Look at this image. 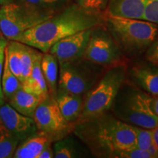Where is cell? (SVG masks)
I'll use <instances>...</instances> for the list:
<instances>
[{
  "label": "cell",
  "mask_w": 158,
  "mask_h": 158,
  "mask_svg": "<svg viewBox=\"0 0 158 158\" xmlns=\"http://www.w3.org/2000/svg\"><path fill=\"white\" fill-rule=\"evenodd\" d=\"M146 56L148 60L154 64L158 60V37L147 49Z\"/></svg>",
  "instance_id": "obj_30"
},
{
  "label": "cell",
  "mask_w": 158,
  "mask_h": 158,
  "mask_svg": "<svg viewBox=\"0 0 158 158\" xmlns=\"http://www.w3.org/2000/svg\"><path fill=\"white\" fill-rule=\"evenodd\" d=\"M73 133L99 157H114L118 152L136 147L133 126L108 112L78 122Z\"/></svg>",
  "instance_id": "obj_1"
},
{
  "label": "cell",
  "mask_w": 158,
  "mask_h": 158,
  "mask_svg": "<svg viewBox=\"0 0 158 158\" xmlns=\"http://www.w3.org/2000/svg\"><path fill=\"white\" fill-rule=\"evenodd\" d=\"M147 152L149 153V155H151L152 158L158 157V149L153 143H152L151 145H150L149 149H147Z\"/></svg>",
  "instance_id": "obj_32"
},
{
  "label": "cell",
  "mask_w": 158,
  "mask_h": 158,
  "mask_svg": "<svg viewBox=\"0 0 158 158\" xmlns=\"http://www.w3.org/2000/svg\"><path fill=\"white\" fill-rule=\"evenodd\" d=\"M23 43L16 40H9L5 48V56L10 68L21 82V54Z\"/></svg>",
  "instance_id": "obj_19"
},
{
  "label": "cell",
  "mask_w": 158,
  "mask_h": 158,
  "mask_svg": "<svg viewBox=\"0 0 158 158\" xmlns=\"http://www.w3.org/2000/svg\"><path fill=\"white\" fill-rule=\"evenodd\" d=\"M106 21L120 51L130 57L147 51L158 37V25L146 20L107 14Z\"/></svg>",
  "instance_id": "obj_3"
},
{
  "label": "cell",
  "mask_w": 158,
  "mask_h": 158,
  "mask_svg": "<svg viewBox=\"0 0 158 158\" xmlns=\"http://www.w3.org/2000/svg\"><path fill=\"white\" fill-rule=\"evenodd\" d=\"M54 157V149L51 147V145H48L41 152L37 158H53Z\"/></svg>",
  "instance_id": "obj_31"
},
{
  "label": "cell",
  "mask_w": 158,
  "mask_h": 158,
  "mask_svg": "<svg viewBox=\"0 0 158 158\" xmlns=\"http://www.w3.org/2000/svg\"><path fill=\"white\" fill-rule=\"evenodd\" d=\"M38 131L45 133L52 142L68 136L73 130L59 109L56 98L49 95L38 105L33 116Z\"/></svg>",
  "instance_id": "obj_8"
},
{
  "label": "cell",
  "mask_w": 158,
  "mask_h": 158,
  "mask_svg": "<svg viewBox=\"0 0 158 158\" xmlns=\"http://www.w3.org/2000/svg\"><path fill=\"white\" fill-rule=\"evenodd\" d=\"M55 10L22 3L11 2L0 7V31L9 40H15L28 29L52 16Z\"/></svg>",
  "instance_id": "obj_6"
},
{
  "label": "cell",
  "mask_w": 158,
  "mask_h": 158,
  "mask_svg": "<svg viewBox=\"0 0 158 158\" xmlns=\"http://www.w3.org/2000/svg\"><path fill=\"white\" fill-rule=\"evenodd\" d=\"M0 119L20 143L38 131L33 118L20 114L9 104L0 106Z\"/></svg>",
  "instance_id": "obj_11"
},
{
  "label": "cell",
  "mask_w": 158,
  "mask_h": 158,
  "mask_svg": "<svg viewBox=\"0 0 158 158\" xmlns=\"http://www.w3.org/2000/svg\"><path fill=\"white\" fill-rule=\"evenodd\" d=\"M129 75L138 87L152 97L158 95V67L151 62L134 64Z\"/></svg>",
  "instance_id": "obj_12"
},
{
  "label": "cell",
  "mask_w": 158,
  "mask_h": 158,
  "mask_svg": "<svg viewBox=\"0 0 158 158\" xmlns=\"http://www.w3.org/2000/svg\"><path fill=\"white\" fill-rule=\"evenodd\" d=\"M7 41L2 37H0V106L5 102V97H4L2 89V76L4 62L5 58V48L7 46Z\"/></svg>",
  "instance_id": "obj_29"
},
{
  "label": "cell",
  "mask_w": 158,
  "mask_h": 158,
  "mask_svg": "<svg viewBox=\"0 0 158 158\" xmlns=\"http://www.w3.org/2000/svg\"><path fill=\"white\" fill-rule=\"evenodd\" d=\"M36 49L26 44H23L21 54V84L30 76L34 62L35 52Z\"/></svg>",
  "instance_id": "obj_23"
},
{
  "label": "cell",
  "mask_w": 158,
  "mask_h": 158,
  "mask_svg": "<svg viewBox=\"0 0 158 158\" xmlns=\"http://www.w3.org/2000/svg\"><path fill=\"white\" fill-rule=\"evenodd\" d=\"M19 2L37 8L55 10L64 2L65 0H17Z\"/></svg>",
  "instance_id": "obj_25"
},
{
  "label": "cell",
  "mask_w": 158,
  "mask_h": 158,
  "mask_svg": "<svg viewBox=\"0 0 158 158\" xmlns=\"http://www.w3.org/2000/svg\"><path fill=\"white\" fill-rule=\"evenodd\" d=\"M92 29L78 31L60 40L51 47L48 52L56 56L59 64L81 58L84 56Z\"/></svg>",
  "instance_id": "obj_10"
},
{
  "label": "cell",
  "mask_w": 158,
  "mask_h": 158,
  "mask_svg": "<svg viewBox=\"0 0 158 158\" xmlns=\"http://www.w3.org/2000/svg\"><path fill=\"white\" fill-rule=\"evenodd\" d=\"M155 64H156V65H157V66L158 67V60L157 61V62H156L155 63Z\"/></svg>",
  "instance_id": "obj_36"
},
{
  "label": "cell",
  "mask_w": 158,
  "mask_h": 158,
  "mask_svg": "<svg viewBox=\"0 0 158 158\" xmlns=\"http://www.w3.org/2000/svg\"><path fill=\"white\" fill-rule=\"evenodd\" d=\"M2 37V33H1V31H0V37Z\"/></svg>",
  "instance_id": "obj_37"
},
{
  "label": "cell",
  "mask_w": 158,
  "mask_h": 158,
  "mask_svg": "<svg viewBox=\"0 0 158 158\" xmlns=\"http://www.w3.org/2000/svg\"><path fill=\"white\" fill-rule=\"evenodd\" d=\"M13 0H0V5H7V4H10L11 2H13Z\"/></svg>",
  "instance_id": "obj_35"
},
{
  "label": "cell",
  "mask_w": 158,
  "mask_h": 158,
  "mask_svg": "<svg viewBox=\"0 0 158 158\" xmlns=\"http://www.w3.org/2000/svg\"><path fill=\"white\" fill-rule=\"evenodd\" d=\"M147 0H108L107 14L134 19H143Z\"/></svg>",
  "instance_id": "obj_14"
},
{
  "label": "cell",
  "mask_w": 158,
  "mask_h": 158,
  "mask_svg": "<svg viewBox=\"0 0 158 158\" xmlns=\"http://www.w3.org/2000/svg\"><path fill=\"white\" fill-rule=\"evenodd\" d=\"M21 87H22L21 83L12 72L9 67L7 57L5 56L2 76V89L5 99L6 98L8 100Z\"/></svg>",
  "instance_id": "obj_21"
},
{
  "label": "cell",
  "mask_w": 158,
  "mask_h": 158,
  "mask_svg": "<svg viewBox=\"0 0 158 158\" xmlns=\"http://www.w3.org/2000/svg\"><path fill=\"white\" fill-rule=\"evenodd\" d=\"M101 65L84 58L59 64L58 88L85 95L97 84L102 74Z\"/></svg>",
  "instance_id": "obj_7"
},
{
  "label": "cell",
  "mask_w": 158,
  "mask_h": 158,
  "mask_svg": "<svg viewBox=\"0 0 158 158\" xmlns=\"http://www.w3.org/2000/svg\"><path fill=\"white\" fill-rule=\"evenodd\" d=\"M133 127L136 135V147L143 150H147L152 143V129H146L135 126H133Z\"/></svg>",
  "instance_id": "obj_24"
},
{
  "label": "cell",
  "mask_w": 158,
  "mask_h": 158,
  "mask_svg": "<svg viewBox=\"0 0 158 158\" xmlns=\"http://www.w3.org/2000/svg\"><path fill=\"white\" fill-rule=\"evenodd\" d=\"M43 100L40 96L21 87L9 99L8 104L20 114L33 118L35 110Z\"/></svg>",
  "instance_id": "obj_17"
},
{
  "label": "cell",
  "mask_w": 158,
  "mask_h": 158,
  "mask_svg": "<svg viewBox=\"0 0 158 158\" xmlns=\"http://www.w3.org/2000/svg\"><path fill=\"white\" fill-rule=\"evenodd\" d=\"M152 100L151 95L124 81L110 109L116 118L130 125L153 129L158 124V116L154 111Z\"/></svg>",
  "instance_id": "obj_4"
},
{
  "label": "cell",
  "mask_w": 158,
  "mask_h": 158,
  "mask_svg": "<svg viewBox=\"0 0 158 158\" xmlns=\"http://www.w3.org/2000/svg\"><path fill=\"white\" fill-rule=\"evenodd\" d=\"M19 143V140L0 119V158L13 157Z\"/></svg>",
  "instance_id": "obj_20"
},
{
  "label": "cell",
  "mask_w": 158,
  "mask_h": 158,
  "mask_svg": "<svg viewBox=\"0 0 158 158\" xmlns=\"http://www.w3.org/2000/svg\"><path fill=\"white\" fill-rule=\"evenodd\" d=\"M52 143L45 133L37 131L19 144L13 158H37L41 152Z\"/></svg>",
  "instance_id": "obj_15"
},
{
  "label": "cell",
  "mask_w": 158,
  "mask_h": 158,
  "mask_svg": "<svg viewBox=\"0 0 158 158\" xmlns=\"http://www.w3.org/2000/svg\"><path fill=\"white\" fill-rule=\"evenodd\" d=\"M114 158H152L147 150L138 149L137 147L118 152Z\"/></svg>",
  "instance_id": "obj_28"
},
{
  "label": "cell",
  "mask_w": 158,
  "mask_h": 158,
  "mask_svg": "<svg viewBox=\"0 0 158 158\" xmlns=\"http://www.w3.org/2000/svg\"><path fill=\"white\" fill-rule=\"evenodd\" d=\"M56 102L66 121L74 126L81 114L84 95L74 94L62 89H57Z\"/></svg>",
  "instance_id": "obj_13"
},
{
  "label": "cell",
  "mask_w": 158,
  "mask_h": 158,
  "mask_svg": "<svg viewBox=\"0 0 158 158\" xmlns=\"http://www.w3.org/2000/svg\"><path fill=\"white\" fill-rule=\"evenodd\" d=\"M127 73L124 62L110 66L84 95L81 114L76 124L109 111Z\"/></svg>",
  "instance_id": "obj_5"
},
{
  "label": "cell",
  "mask_w": 158,
  "mask_h": 158,
  "mask_svg": "<svg viewBox=\"0 0 158 158\" xmlns=\"http://www.w3.org/2000/svg\"><path fill=\"white\" fill-rule=\"evenodd\" d=\"M43 54V52L37 49L35 50L34 62H33L30 76L21 85H22V88L25 90L45 99L48 96L49 94L44 76L43 75L42 69H41V60H42Z\"/></svg>",
  "instance_id": "obj_16"
},
{
  "label": "cell",
  "mask_w": 158,
  "mask_h": 158,
  "mask_svg": "<svg viewBox=\"0 0 158 158\" xmlns=\"http://www.w3.org/2000/svg\"><path fill=\"white\" fill-rule=\"evenodd\" d=\"M143 20L158 25V0H147Z\"/></svg>",
  "instance_id": "obj_27"
},
{
  "label": "cell",
  "mask_w": 158,
  "mask_h": 158,
  "mask_svg": "<svg viewBox=\"0 0 158 158\" xmlns=\"http://www.w3.org/2000/svg\"><path fill=\"white\" fill-rule=\"evenodd\" d=\"M152 105L154 111L158 116V95L155 97H152Z\"/></svg>",
  "instance_id": "obj_34"
},
{
  "label": "cell",
  "mask_w": 158,
  "mask_h": 158,
  "mask_svg": "<svg viewBox=\"0 0 158 158\" xmlns=\"http://www.w3.org/2000/svg\"><path fill=\"white\" fill-rule=\"evenodd\" d=\"M41 69L49 95L55 98L58 89L59 78V62L56 56L49 52L43 53Z\"/></svg>",
  "instance_id": "obj_18"
},
{
  "label": "cell",
  "mask_w": 158,
  "mask_h": 158,
  "mask_svg": "<svg viewBox=\"0 0 158 158\" xmlns=\"http://www.w3.org/2000/svg\"><path fill=\"white\" fill-rule=\"evenodd\" d=\"M74 141L68 136L54 142V152L56 158H73L79 157Z\"/></svg>",
  "instance_id": "obj_22"
},
{
  "label": "cell",
  "mask_w": 158,
  "mask_h": 158,
  "mask_svg": "<svg viewBox=\"0 0 158 158\" xmlns=\"http://www.w3.org/2000/svg\"><path fill=\"white\" fill-rule=\"evenodd\" d=\"M152 143L158 149V124L155 128L152 129Z\"/></svg>",
  "instance_id": "obj_33"
},
{
  "label": "cell",
  "mask_w": 158,
  "mask_h": 158,
  "mask_svg": "<svg viewBox=\"0 0 158 158\" xmlns=\"http://www.w3.org/2000/svg\"><path fill=\"white\" fill-rule=\"evenodd\" d=\"M77 5L85 10L97 13L107 7L108 0H76Z\"/></svg>",
  "instance_id": "obj_26"
},
{
  "label": "cell",
  "mask_w": 158,
  "mask_h": 158,
  "mask_svg": "<svg viewBox=\"0 0 158 158\" xmlns=\"http://www.w3.org/2000/svg\"><path fill=\"white\" fill-rule=\"evenodd\" d=\"M97 27L92 29L83 58L101 66H112L123 63L124 54L111 35Z\"/></svg>",
  "instance_id": "obj_9"
},
{
  "label": "cell",
  "mask_w": 158,
  "mask_h": 158,
  "mask_svg": "<svg viewBox=\"0 0 158 158\" xmlns=\"http://www.w3.org/2000/svg\"><path fill=\"white\" fill-rule=\"evenodd\" d=\"M102 22L101 18L95 13L73 5L24 31L15 40L47 53L60 40L78 31L100 27Z\"/></svg>",
  "instance_id": "obj_2"
}]
</instances>
